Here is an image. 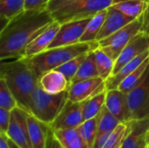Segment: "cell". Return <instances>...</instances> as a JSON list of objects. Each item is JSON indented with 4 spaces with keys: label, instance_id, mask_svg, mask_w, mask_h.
<instances>
[{
    "label": "cell",
    "instance_id": "cell-1",
    "mask_svg": "<svg viewBox=\"0 0 149 148\" xmlns=\"http://www.w3.org/2000/svg\"><path fill=\"white\" fill-rule=\"evenodd\" d=\"M54 21L47 8L24 10L3 26L0 31V58H21L26 46Z\"/></svg>",
    "mask_w": 149,
    "mask_h": 148
},
{
    "label": "cell",
    "instance_id": "cell-2",
    "mask_svg": "<svg viewBox=\"0 0 149 148\" xmlns=\"http://www.w3.org/2000/svg\"><path fill=\"white\" fill-rule=\"evenodd\" d=\"M0 79H3L14 97L17 106L30 113L31 94L38 85V78L31 69L24 57L2 61Z\"/></svg>",
    "mask_w": 149,
    "mask_h": 148
},
{
    "label": "cell",
    "instance_id": "cell-3",
    "mask_svg": "<svg viewBox=\"0 0 149 148\" xmlns=\"http://www.w3.org/2000/svg\"><path fill=\"white\" fill-rule=\"evenodd\" d=\"M96 47V43H78L66 46L49 48L37 55L24 58L36 76L39 78L44 73L55 70L72 58Z\"/></svg>",
    "mask_w": 149,
    "mask_h": 148
},
{
    "label": "cell",
    "instance_id": "cell-4",
    "mask_svg": "<svg viewBox=\"0 0 149 148\" xmlns=\"http://www.w3.org/2000/svg\"><path fill=\"white\" fill-rule=\"evenodd\" d=\"M113 0H50L47 9L59 24L93 17L109 8Z\"/></svg>",
    "mask_w": 149,
    "mask_h": 148
},
{
    "label": "cell",
    "instance_id": "cell-5",
    "mask_svg": "<svg viewBox=\"0 0 149 148\" xmlns=\"http://www.w3.org/2000/svg\"><path fill=\"white\" fill-rule=\"evenodd\" d=\"M68 99V90L61 93L51 94L38 85L31 94L30 114L50 125L59 114Z\"/></svg>",
    "mask_w": 149,
    "mask_h": 148
},
{
    "label": "cell",
    "instance_id": "cell-6",
    "mask_svg": "<svg viewBox=\"0 0 149 148\" xmlns=\"http://www.w3.org/2000/svg\"><path fill=\"white\" fill-rule=\"evenodd\" d=\"M142 26L143 15L134 19L110 37L100 42H95L96 45L115 61L127 43L142 31Z\"/></svg>",
    "mask_w": 149,
    "mask_h": 148
},
{
    "label": "cell",
    "instance_id": "cell-7",
    "mask_svg": "<svg viewBox=\"0 0 149 148\" xmlns=\"http://www.w3.org/2000/svg\"><path fill=\"white\" fill-rule=\"evenodd\" d=\"M127 94L126 122L149 118V71L143 81Z\"/></svg>",
    "mask_w": 149,
    "mask_h": 148
},
{
    "label": "cell",
    "instance_id": "cell-8",
    "mask_svg": "<svg viewBox=\"0 0 149 148\" xmlns=\"http://www.w3.org/2000/svg\"><path fill=\"white\" fill-rule=\"evenodd\" d=\"M27 116L28 113L19 106L15 107L10 112V121L6 135L20 148H32L29 134Z\"/></svg>",
    "mask_w": 149,
    "mask_h": 148
},
{
    "label": "cell",
    "instance_id": "cell-9",
    "mask_svg": "<svg viewBox=\"0 0 149 148\" xmlns=\"http://www.w3.org/2000/svg\"><path fill=\"white\" fill-rule=\"evenodd\" d=\"M90 19L91 17L61 24L60 29L49 48L66 46L80 43V38Z\"/></svg>",
    "mask_w": 149,
    "mask_h": 148
},
{
    "label": "cell",
    "instance_id": "cell-10",
    "mask_svg": "<svg viewBox=\"0 0 149 148\" xmlns=\"http://www.w3.org/2000/svg\"><path fill=\"white\" fill-rule=\"evenodd\" d=\"M147 51H149V35L141 31L127 43L115 60L113 75L117 73L127 63Z\"/></svg>",
    "mask_w": 149,
    "mask_h": 148
},
{
    "label": "cell",
    "instance_id": "cell-11",
    "mask_svg": "<svg viewBox=\"0 0 149 148\" xmlns=\"http://www.w3.org/2000/svg\"><path fill=\"white\" fill-rule=\"evenodd\" d=\"M105 91H107L106 82L100 77L82 80L70 85L68 88L69 100L80 103Z\"/></svg>",
    "mask_w": 149,
    "mask_h": 148
},
{
    "label": "cell",
    "instance_id": "cell-12",
    "mask_svg": "<svg viewBox=\"0 0 149 148\" xmlns=\"http://www.w3.org/2000/svg\"><path fill=\"white\" fill-rule=\"evenodd\" d=\"M85 121L82 112V102L75 103L68 99L59 114L50 124L52 131L77 128Z\"/></svg>",
    "mask_w": 149,
    "mask_h": 148
},
{
    "label": "cell",
    "instance_id": "cell-13",
    "mask_svg": "<svg viewBox=\"0 0 149 148\" xmlns=\"http://www.w3.org/2000/svg\"><path fill=\"white\" fill-rule=\"evenodd\" d=\"M128 132L121 148H148L147 136L149 132V118L127 122Z\"/></svg>",
    "mask_w": 149,
    "mask_h": 148
},
{
    "label": "cell",
    "instance_id": "cell-14",
    "mask_svg": "<svg viewBox=\"0 0 149 148\" xmlns=\"http://www.w3.org/2000/svg\"><path fill=\"white\" fill-rule=\"evenodd\" d=\"M134 19L135 18L128 17L120 10L113 8V6H110L109 8H107V13L105 21L95 42H100L110 37L111 35L128 24Z\"/></svg>",
    "mask_w": 149,
    "mask_h": 148
},
{
    "label": "cell",
    "instance_id": "cell-15",
    "mask_svg": "<svg viewBox=\"0 0 149 148\" xmlns=\"http://www.w3.org/2000/svg\"><path fill=\"white\" fill-rule=\"evenodd\" d=\"M61 24L53 21L46 29L40 32L25 48L23 57L28 58L47 50L59 31Z\"/></svg>",
    "mask_w": 149,
    "mask_h": 148
},
{
    "label": "cell",
    "instance_id": "cell-16",
    "mask_svg": "<svg viewBox=\"0 0 149 148\" xmlns=\"http://www.w3.org/2000/svg\"><path fill=\"white\" fill-rule=\"evenodd\" d=\"M27 122L32 148L47 147L48 138L52 131L50 125L38 120L30 113L27 116Z\"/></svg>",
    "mask_w": 149,
    "mask_h": 148
},
{
    "label": "cell",
    "instance_id": "cell-17",
    "mask_svg": "<svg viewBox=\"0 0 149 148\" xmlns=\"http://www.w3.org/2000/svg\"><path fill=\"white\" fill-rule=\"evenodd\" d=\"M38 85L48 93L58 94L68 90L70 82L62 72L52 70L38 78Z\"/></svg>",
    "mask_w": 149,
    "mask_h": 148
},
{
    "label": "cell",
    "instance_id": "cell-18",
    "mask_svg": "<svg viewBox=\"0 0 149 148\" xmlns=\"http://www.w3.org/2000/svg\"><path fill=\"white\" fill-rule=\"evenodd\" d=\"M105 106L120 122H126L127 114V94L120 90H107Z\"/></svg>",
    "mask_w": 149,
    "mask_h": 148
},
{
    "label": "cell",
    "instance_id": "cell-19",
    "mask_svg": "<svg viewBox=\"0 0 149 148\" xmlns=\"http://www.w3.org/2000/svg\"><path fill=\"white\" fill-rule=\"evenodd\" d=\"M149 58V51L143 52L142 54L139 55L135 58H134L132 61L127 63L126 65H124L117 73L114 75H112L108 79H107L106 86L107 90H112V89H117L120 85V84L131 73L133 72L138 66H140L147 58Z\"/></svg>",
    "mask_w": 149,
    "mask_h": 148
},
{
    "label": "cell",
    "instance_id": "cell-20",
    "mask_svg": "<svg viewBox=\"0 0 149 148\" xmlns=\"http://www.w3.org/2000/svg\"><path fill=\"white\" fill-rule=\"evenodd\" d=\"M124 14L137 18L146 12L149 6V0H113L112 5Z\"/></svg>",
    "mask_w": 149,
    "mask_h": 148
},
{
    "label": "cell",
    "instance_id": "cell-21",
    "mask_svg": "<svg viewBox=\"0 0 149 148\" xmlns=\"http://www.w3.org/2000/svg\"><path fill=\"white\" fill-rule=\"evenodd\" d=\"M53 133L65 148H89L87 142L81 136L78 128L56 130Z\"/></svg>",
    "mask_w": 149,
    "mask_h": 148
},
{
    "label": "cell",
    "instance_id": "cell-22",
    "mask_svg": "<svg viewBox=\"0 0 149 148\" xmlns=\"http://www.w3.org/2000/svg\"><path fill=\"white\" fill-rule=\"evenodd\" d=\"M97 77H100V74H99L97 65H96L94 49H92L87 52L85 60L79 66L77 73L72 79L70 85L82 81V80L97 78Z\"/></svg>",
    "mask_w": 149,
    "mask_h": 148
},
{
    "label": "cell",
    "instance_id": "cell-23",
    "mask_svg": "<svg viewBox=\"0 0 149 148\" xmlns=\"http://www.w3.org/2000/svg\"><path fill=\"white\" fill-rule=\"evenodd\" d=\"M149 71V58H147L140 66H138L133 72H131L119 85L118 89L121 92L127 93L139 85Z\"/></svg>",
    "mask_w": 149,
    "mask_h": 148
},
{
    "label": "cell",
    "instance_id": "cell-24",
    "mask_svg": "<svg viewBox=\"0 0 149 148\" xmlns=\"http://www.w3.org/2000/svg\"><path fill=\"white\" fill-rule=\"evenodd\" d=\"M107 13V9L100 10L89 20L86 30L80 38V43H95L96 38L101 30Z\"/></svg>",
    "mask_w": 149,
    "mask_h": 148
},
{
    "label": "cell",
    "instance_id": "cell-25",
    "mask_svg": "<svg viewBox=\"0 0 149 148\" xmlns=\"http://www.w3.org/2000/svg\"><path fill=\"white\" fill-rule=\"evenodd\" d=\"M106 96L107 91L94 95L82 102V112L85 120L96 118L100 114L105 106Z\"/></svg>",
    "mask_w": 149,
    "mask_h": 148
},
{
    "label": "cell",
    "instance_id": "cell-26",
    "mask_svg": "<svg viewBox=\"0 0 149 148\" xmlns=\"http://www.w3.org/2000/svg\"><path fill=\"white\" fill-rule=\"evenodd\" d=\"M24 10V0H0L2 26Z\"/></svg>",
    "mask_w": 149,
    "mask_h": 148
},
{
    "label": "cell",
    "instance_id": "cell-27",
    "mask_svg": "<svg viewBox=\"0 0 149 148\" xmlns=\"http://www.w3.org/2000/svg\"><path fill=\"white\" fill-rule=\"evenodd\" d=\"M94 52H95V60H96V65H97L100 77L106 81L113 75L115 61L98 47L94 49Z\"/></svg>",
    "mask_w": 149,
    "mask_h": 148
},
{
    "label": "cell",
    "instance_id": "cell-28",
    "mask_svg": "<svg viewBox=\"0 0 149 148\" xmlns=\"http://www.w3.org/2000/svg\"><path fill=\"white\" fill-rule=\"evenodd\" d=\"M98 118V128H97V137L112 133L117 126L121 123L114 115H113L107 108L104 106L100 114L97 116ZM96 137V138H97Z\"/></svg>",
    "mask_w": 149,
    "mask_h": 148
},
{
    "label": "cell",
    "instance_id": "cell-29",
    "mask_svg": "<svg viewBox=\"0 0 149 148\" xmlns=\"http://www.w3.org/2000/svg\"><path fill=\"white\" fill-rule=\"evenodd\" d=\"M128 132L127 122L120 123L117 127L110 133L102 148H121Z\"/></svg>",
    "mask_w": 149,
    "mask_h": 148
},
{
    "label": "cell",
    "instance_id": "cell-30",
    "mask_svg": "<svg viewBox=\"0 0 149 148\" xmlns=\"http://www.w3.org/2000/svg\"><path fill=\"white\" fill-rule=\"evenodd\" d=\"M81 136L87 142L89 148H93L97 137L98 118H93L85 120L79 127H77Z\"/></svg>",
    "mask_w": 149,
    "mask_h": 148
},
{
    "label": "cell",
    "instance_id": "cell-31",
    "mask_svg": "<svg viewBox=\"0 0 149 148\" xmlns=\"http://www.w3.org/2000/svg\"><path fill=\"white\" fill-rule=\"evenodd\" d=\"M88 52V51H87ZM87 52L86 53H83L78 57H75L73 58H72L71 60L67 61L66 63L63 64L62 65L58 66V68H56L55 70L62 72L65 78L68 79V81L71 83L72 79H73V77L75 76V74L77 73L79 66L81 65V64L83 63V61L85 60L86 57V54Z\"/></svg>",
    "mask_w": 149,
    "mask_h": 148
},
{
    "label": "cell",
    "instance_id": "cell-32",
    "mask_svg": "<svg viewBox=\"0 0 149 148\" xmlns=\"http://www.w3.org/2000/svg\"><path fill=\"white\" fill-rule=\"evenodd\" d=\"M18 106L16 98L8 87L6 82L0 79V108L12 111L15 107Z\"/></svg>",
    "mask_w": 149,
    "mask_h": 148
},
{
    "label": "cell",
    "instance_id": "cell-33",
    "mask_svg": "<svg viewBox=\"0 0 149 148\" xmlns=\"http://www.w3.org/2000/svg\"><path fill=\"white\" fill-rule=\"evenodd\" d=\"M10 112L3 108H0V133H5L8 131L10 121Z\"/></svg>",
    "mask_w": 149,
    "mask_h": 148
},
{
    "label": "cell",
    "instance_id": "cell-34",
    "mask_svg": "<svg viewBox=\"0 0 149 148\" xmlns=\"http://www.w3.org/2000/svg\"><path fill=\"white\" fill-rule=\"evenodd\" d=\"M50 0H24V10L47 8Z\"/></svg>",
    "mask_w": 149,
    "mask_h": 148
},
{
    "label": "cell",
    "instance_id": "cell-35",
    "mask_svg": "<svg viewBox=\"0 0 149 148\" xmlns=\"http://www.w3.org/2000/svg\"><path fill=\"white\" fill-rule=\"evenodd\" d=\"M46 148H65L63 145L59 142V140L56 138L52 129L50 133L48 141H47V147Z\"/></svg>",
    "mask_w": 149,
    "mask_h": 148
},
{
    "label": "cell",
    "instance_id": "cell-36",
    "mask_svg": "<svg viewBox=\"0 0 149 148\" xmlns=\"http://www.w3.org/2000/svg\"><path fill=\"white\" fill-rule=\"evenodd\" d=\"M110 133H105V134H102L99 137L96 138L95 141H94V144L93 146V148H102L103 146L105 145L107 140L108 139Z\"/></svg>",
    "mask_w": 149,
    "mask_h": 148
},
{
    "label": "cell",
    "instance_id": "cell-37",
    "mask_svg": "<svg viewBox=\"0 0 149 148\" xmlns=\"http://www.w3.org/2000/svg\"><path fill=\"white\" fill-rule=\"evenodd\" d=\"M142 31L146 32L149 35V6L146 12L143 15V26H142Z\"/></svg>",
    "mask_w": 149,
    "mask_h": 148
},
{
    "label": "cell",
    "instance_id": "cell-38",
    "mask_svg": "<svg viewBox=\"0 0 149 148\" xmlns=\"http://www.w3.org/2000/svg\"><path fill=\"white\" fill-rule=\"evenodd\" d=\"M8 143H9V146H10V148H20L18 146H17L12 140H10L9 138H8Z\"/></svg>",
    "mask_w": 149,
    "mask_h": 148
},
{
    "label": "cell",
    "instance_id": "cell-39",
    "mask_svg": "<svg viewBox=\"0 0 149 148\" xmlns=\"http://www.w3.org/2000/svg\"><path fill=\"white\" fill-rule=\"evenodd\" d=\"M147 141H148V145L149 147V132L148 133V136H147Z\"/></svg>",
    "mask_w": 149,
    "mask_h": 148
},
{
    "label": "cell",
    "instance_id": "cell-40",
    "mask_svg": "<svg viewBox=\"0 0 149 148\" xmlns=\"http://www.w3.org/2000/svg\"><path fill=\"white\" fill-rule=\"evenodd\" d=\"M148 148H149V147H148Z\"/></svg>",
    "mask_w": 149,
    "mask_h": 148
}]
</instances>
